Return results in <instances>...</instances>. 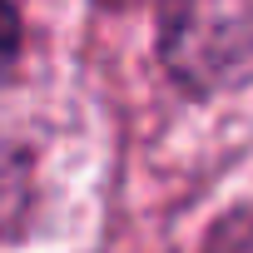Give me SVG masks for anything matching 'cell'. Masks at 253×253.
Instances as JSON below:
<instances>
[{
  "mask_svg": "<svg viewBox=\"0 0 253 253\" xmlns=\"http://www.w3.org/2000/svg\"><path fill=\"white\" fill-rule=\"evenodd\" d=\"M204 253H253V213H228Z\"/></svg>",
  "mask_w": 253,
  "mask_h": 253,
  "instance_id": "1",
  "label": "cell"
}]
</instances>
